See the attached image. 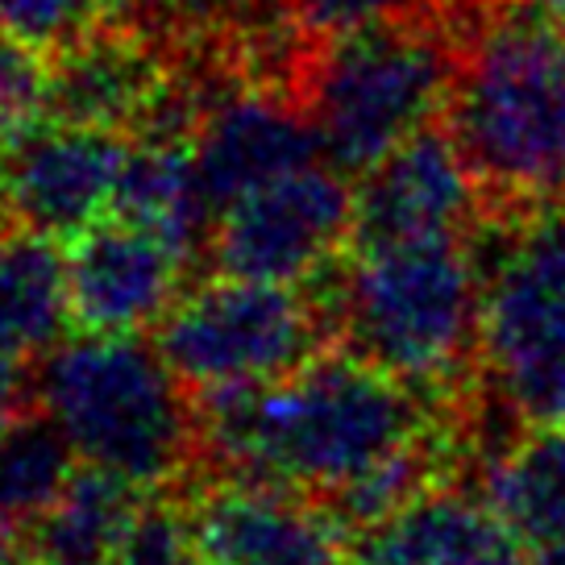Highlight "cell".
Wrapping results in <instances>:
<instances>
[{"mask_svg": "<svg viewBox=\"0 0 565 565\" xmlns=\"http://www.w3.org/2000/svg\"><path fill=\"white\" fill-rule=\"evenodd\" d=\"M192 154L216 204V216L270 179L324 159L317 129L300 100H282L258 84L254 88L233 84L230 92L204 100L192 134Z\"/></svg>", "mask_w": 565, "mask_h": 565, "instance_id": "obj_13", "label": "cell"}, {"mask_svg": "<svg viewBox=\"0 0 565 565\" xmlns=\"http://www.w3.org/2000/svg\"><path fill=\"white\" fill-rule=\"evenodd\" d=\"M478 216H482V188L475 171L466 167L445 121H433L358 179L353 246L458 237L475 233Z\"/></svg>", "mask_w": 565, "mask_h": 565, "instance_id": "obj_11", "label": "cell"}, {"mask_svg": "<svg viewBox=\"0 0 565 565\" xmlns=\"http://www.w3.org/2000/svg\"><path fill=\"white\" fill-rule=\"evenodd\" d=\"M138 487L117 475L79 461L58 503L21 532L30 548L25 557H34L38 565H113L125 529L138 512Z\"/></svg>", "mask_w": 565, "mask_h": 565, "instance_id": "obj_19", "label": "cell"}, {"mask_svg": "<svg viewBox=\"0 0 565 565\" xmlns=\"http://www.w3.org/2000/svg\"><path fill=\"white\" fill-rule=\"evenodd\" d=\"M482 494L524 545L565 541V424H524L487 449Z\"/></svg>", "mask_w": 565, "mask_h": 565, "instance_id": "obj_18", "label": "cell"}, {"mask_svg": "<svg viewBox=\"0 0 565 565\" xmlns=\"http://www.w3.org/2000/svg\"><path fill=\"white\" fill-rule=\"evenodd\" d=\"M204 565H353L350 529L320 499L254 478H216L188 499Z\"/></svg>", "mask_w": 565, "mask_h": 565, "instance_id": "obj_10", "label": "cell"}, {"mask_svg": "<svg viewBox=\"0 0 565 565\" xmlns=\"http://www.w3.org/2000/svg\"><path fill=\"white\" fill-rule=\"evenodd\" d=\"M4 545H9V536H4V532H0V557H4V553H9V548H4Z\"/></svg>", "mask_w": 565, "mask_h": 565, "instance_id": "obj_29", "label": "cell"}, {"mask_svg": "<svg viewBox=\"0 0 565 565\" xmlns=\"http://www.w3.org/2000/svg\"><path fill=\"white\" fill-rule=\"evenodd\" d=\"M25 371H30V366L0 362V433L18 420V416H25L30 407H38L34 374H25Z\"/></svg>", "mask_w": 565, "mask_h": 565, "instance_id": "obj_25", "label": "cell"}, {"mask_svg": "<svg viewBox=\"0 0 565 565\" xmlns=\"http://www.w3.org/2000/svg\"><path fill=\"white\" fill-rule=\"evenodd\" d=\"M532 4H536V9H545L548 18L565 25V0H532Z\"/></svg>", "mask_w": 565, "mask_h": 565, "instance_id": "obj_28", "label": "cell"}, {"mask_svg": "<svg viewBox=\"0 0 565 565\" xmlns=\"http://www.w3.org/2000/svg\"><path fill=\"white\" fill-rule=\"evenodd\" d=\"M75 449L63 428L30 407L0 433V532L21 536L51 512L75 478Z\"/></svg>", "mask_w": 565, "mask_h": 565, "instance_id": "obj_20", "label": "cell"}, {"mask_svg": "<svg viewBox=\"0 0 565 565\" xmlns=\"http://www.w3.org/2000/svg\"><path fill=\"white\" fill-rule=\"evenodd\" d=\"M333 337L317 291L221 275L159 320L154 345L192 395L258 387L300 371Z\"/></svg>", "mask_w": 565, "mask_h": 565, "instance_id": "obj_7", "label": "cell"}, {"mask_svg": "<svg viewBox=\"0 0 565 565\" xmlns=\"http://www.w3.org/2000/svg\"><path fill=\"white\" fill-rule=\"evenodd\" d=\"M188 258L159 233L105 216L67 249L71 320L88 333H141L179 303Z\"/></svg>", "mask_w": 565, "mask_h": 565, "instance_id": "obj_12", "label": "cell"}, {"mask_svg": "<svg viewBox=\"0 0 565 565\" xmlns=\"http://www.w3.org/2000/svg\"><path fill=\"white\" fill-rule=\"evenodd\" d=\"M312 291L350 353L412 387L466 395L482 333V270L470 233L353 246Z\"/></svg>", "mask_w": 565, "mask_h": 565, "instance_id": "obj_3", "label": "cell"}, {"mask_svg": "<svg viewBox=\"0 0 565 565\" xmlns=\"http://www.w3.org/2000/svg\"><path fill=\"white\" fill-rule=\"evenodd\" d=\"M138 4L154 9L167 21H179V25H200V21H212L216 13H225L233 0H138Z\"/></svg>", "mask_w": 565, "mask_h": 565, "instance_id": "obj_26", "label": "cell"}, {"mask_svg": "<svg viewBox=\"0 0 565 565\" xmlns=\"http://www.w3.org/2000/svg\"><path fill=\"white\" fill-rule=\"evenodd\" d=\"M478 379L520 424H565V200L482 204Z\"/></svg>", "mask_w": 565, "mask_h": 565, "instance_id": "obj_6", "label": "cell"}, {"mask_svg": "<svg viewBox=\"0 0 565 565\" xmlns=\"http://www.w3.org/2000/svg\"><path fill=\"white\" fill-rule=\"evenodd\" d=\"M38 407L71 441L75 458L105 475L162 491L200 449L195 395L154 341L138 333H84L34 362Z\"/></svg>", "mask_w": 565, "mask_h": 565, "instance_id": "obj_4", "label": "cell"}, {"mask_svg": "<svg viewBox=\"0 0 565 565\" xmlns=\"http://www.w3.org/2000/svg\"><path fill=\"white\" fill-rule=\"evenodd\" d=\"M458 46L441 4L428 13L374 21L362 30L308 42L296 71V100L320 138V154L341 175L362 179L441 121L454 88Z\"/></svg>", "mask_w": 565, "mask_h": 565, "instance_id": "obj_5", "label": "cell"}, {"mask_svg": "<svg viewBox=\"0 0 565 565\" xmlns=\"http://www.w3.org/2000/svg\"><path fill=\"white\" fill-rule=\"evenodd\" d=\"M129 159L121 129L58 121L30 125L0 167V209L54 242L113 216Z\"/></svg>", "mask_w": 565, "mask_h": 565, "instance_id": "obj_9", "label": "cell"}, {"mask_svg": "<svg viewBox=\"0 0 565 565\" xmlns=\"http://www.w3.org/2000/svg\"><path fill=\"white\" fill-rule=\"evenodd\" d=\"M353 242V188L317 159L233 200L216 216L209 258L216 275L263 282H317Z\"/></svg>", "mask_w": 565, "mask_h": 565, "instance_id": "obj_8", "label": "cell"}, {"mask_svg": "<svg viewBox=\"0 0 565 565\" xmlns=\"http://www.w3.org/2000/svg\"><path fill=\"white\" fill-rule=\"evenodd\" d=\"M529 565H565V541H553V545L532 548Z\"/></svg>", "mask_w": 565, "mask_h": 565, "instance_id": "obj_27", "label": "cell"}, {"mask_svg": "<svg viewBox=\"0 0 565 565\" xmlns=\"http://www.w3.org/2000/svg\"><path fill=\"white\" fill-rule=\"evenodd\" d=\"M167 71L154 46L125 30H96L84 42L54 54L46 113L58 121L141 129L167 88Z\"/></svg>", "mask_w": 565, "mask_h": 565, "instance_id": "obj_15", "label": "cell"}, {"mask_svg": "<svg viewBox=\"0 0 565 565\" xmlns=\"http://www.w3.org/2000/svg\"><path fill=\"white\" fill-rule=\"evenodd\" d=\"M117 9L121 0H0V30L38 54H63Z\"/></svg>", "mask_w": 565, "mask_h": 565, "instance_id": "obj_21", "label": "cell"}, {"mask_svg": "<svg viewBox=\"0 0 565 565\" xmlns=\"http://www.w3.org/2000/svg\"><path fill=\"white\" fill-rule=\"evenodd\" d=\"M353 565H529L524 541L487 503L441 482L350 536Z\"/></svg>", "mask_w": 565, "mask_h": 565, "instance_id": "obj_14", "label": "cell"}, {"mask_svg": "<svg viewBox=\"0 0 565 565\" xmlns=\"http://www.w3.org/2000/svg\"><path fill=\"white\" fill-rule=\"evenodd\" d=\"M466 395L412 387L358 353H320L258 387L195 395L200 449L221 475L291 487L329 503L387 461L470 433L449 416Z\"/></svg>", "mask_w": 565, "mask_h": 565, "instance_id": "obj_1", "label": "cell"}, {"mask_svg": "<svg viewBox=\"0 0 565 565\" xmlns=\"http://www.w3.org/2000/svg\"><path fill=\"white\" fill-rule=\"evenodd\" d=\"M46 100H51V71L42 67V54L4 34L0 38V167L13 141L46 113Z\"/></svg>", "mask_w": 565, "mask_h": 565, "instance_id": "obj_23", "label": "cell"}, {"mask_svg": "<svg viewBox=\"0 0 565 565\" xmlns=\"http://www.w3.org/2000/svg\"><path fill=\"white\" fill-rule=\"evenodd\" d=\"M433 4L437 0H282L287 21L308 42L350 34V30H362V25H374V21L416 18V13H428Z\"/></svg>", "mask_w": 565, "mask_h": 565, "instance_id": "obj_24", "label": "cell"}, {"mask_svg": "<svg viewBox=\"0 0 565 565\" xmlns=\"http://www.w3.org/2000/svg\"><path fill=\"white\" fill-rule=\"evenodd\" d=\"M113 212L159 233L188 263L209 254L216 230V204L183 138H141L138 146H129Z\"/></svg>", "mask_w": 565, "mask_h": 565, "instance_id": "obj_16", "label": "cell"}, {"mask_svg": "<svg viewBox=\"0 0 565 565\" xmlns=\"http://www.w3.org/2000/svg\"><path fill=\"white\" fill-rule=\"evenodd\" d=\"M71 320L67 254L30 225L0 230V362L30 366L58 345Z\"/></svg>", "mask_w": 565, "mask_h": 565, "instance_id": "obj_17", "label": "cell"}, {"mask_svg": "<svg viewBox=\"0 0 565 565\" xmlns=\"http://www.w3.org/2000/svg\"><path fill=\"white\" fill-rule=\"evenodd\" d=\"M113 565H204L188 503L154 491L150 499H138Z\"/></svg>", "mask_w": 565, "mask_h": 565, "instance_id": "obj_22", "label": "cell"}, {"mask_svg": "<svg viewBox=\"0 0 565 565\" xmlns=\"http://www.w3.org/2000/svg\"><path fill=\"white\" fill-rule=\"evenodd\" d=\"M458 67L445 129L482 204L565 200V25L532 0H437Z\"/></svg>", "mask_w": 565, "mask_h": 565, "instance_id": "obj_2", "label": "cell"}]
</instances>
